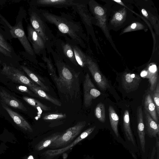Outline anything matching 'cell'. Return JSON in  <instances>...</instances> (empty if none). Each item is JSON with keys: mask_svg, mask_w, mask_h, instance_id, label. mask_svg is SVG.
Returning a JSON list of instances; mask_svg holds the SVG:
<instances>
[{"mask_svg": "<svg viewBox=\"0 0 159 159\" xmlns=\"http://www.w3.org/2000/svg\"><path fill=\"white\" fill-rule=\"evenodd\" d=\"M58 73L52 77L58 91L68 101H73L80 95L79 73L66 64L55 52L52 51Z\"/></svg>", "mask_w": 159, "mask_h": 159, "instance_id": "obj_1", "label": "cell"}, {"mask_svg": "<svg viewBox=\"0 0 159 159\" xmlns=\"http://www.w3.org/2000/svg\"><path fill=\"white\" fill-rule=\"evenodd\" d=\"M39 11L45 21L55 25L60 32L68 35L77 45L84 47L82 28L78 23L63 15L58 16L43 10Z\"/></svg>", "mask_w": 159, "mask_h": 159, "instance_id": "obj_2", "label": "cell"}, {"mask_svg": "<svg viewBox=\"0 0 159 159\" xmlns=\"http://www.w3.org/2000/svg\"><path fill=\"white\" fill-rule=\"evenodd\" d=\"M86 124L85 121L78 122L61 134L58 138L49 145V147L52 148H61L70 144L80 133Z\"/></svg>", "mask_w": 159, "mask_h": 159, "instance_id": "obj_3", "label": "cell"}, {"mask_svg": "<svg viewBox=\"0 0 159 159\" xmlns=\"http://www.w3.org/2000/svg\"><path fill=\"white\" fill-rule=\"evenodd\" d=\"M30 19L32 27L46 43L51 40V32L39 10L31 11L30 13Z\"/></svg>", "mask_w": 159, "mask_h": 159, "instance_id": "obj_4", "label": "cell"}, {"mask_svg": "<svg viewBox=\"0 0 159 159\" xmlns=\"http://www.w3.org/2000/svg\"><path fill=\"white\" fill-rule=\"evenodd\" d=\"M2 73L16 83L31 87L35 84L26 77L20 70L11 66L3 64Z\"/></svg>", "mask_w": 159, "mask_h": 159, "instance_id": "obj_5", "label": "cell"}, {"mask_svg": "<svg viewBox=\"0 0 159 159\" xmlns=\"http://www.w3.org/2000/svg\"><path fill=\"white\" fill-rule=\"evenodd\" d=\"M27 29V37L29 42L31 44L34 53L38 55L43 54V56L47 48V43L31 25L28 24Z\"/></svg>", "mask_w": 159, "mask_h": 159, "instance_id": "obj_6", "label": "cell"}, {"mask_svg": "<svg viewBox=\"0 0 159 159\" xmlns=\"http://www.w3.org/2000/svg\"><path fill=\"white\" fill-rule=\"evenodd\" d=\"M84 91V103L86 107L90 106L93 99L96 98L101 94L92 81L89 75L87 73L83 83Z\"/></svg>", "mask_w": 159, "mask_h": 159, "instance_id": "obj_7", "label": "cell"}, {"mask_svg": "<svg viewBox=\"0 0 159 159\" xmlns=\"http://www.w3.org/2000/svg\"><path fill=\"white\" fill-rule=\"evenodd\" d=\"M8 26L12 37L18 39L26 52L31 56H34L35 53L26 36L22 22L20 21L13 26Z\"/></svg>", "mask_w": 159, "mask_h": 159, "instance_id": "obj_8", "label": "cell"}, {"mask_svg": "<svg viewBox=\"0 0 159 159\" xmlns=\"http://www.w3.org/2000/svg\"><path fill=\"white\" fill-rule=\"evenodd\" d=\"M95 127V126H93L87 129L80 134L70 144L66 146L58 149L47 150L45 151L43 154L48 159L53 158L61 155L69 150L77 144V143L87 137L93 131Z\"/></svg>", "mask_w": 159, "mask_h": 159, "instance_id": "obj_9", "label": "cell"}, {"mask_svg": "<svg viewBox=\"0 0 159 159\" xmlns=\"http://www.w3.org/2000/svg\"><path fill=\"white\" fill-rule=\"evenodd\" d=\"M86 66L91 72L93 78L98 87L101 90H106L109 87L106 78L98 70L95 64L87 58Z\"/></svg>", "mask_w": 159, "mask_h": 159, "instance_id": "obj_10", "label": "cell"}, {"mask_svg": "<svg viewBox=\"0 0 159 159\" xmlns=\"http://www.w3.org/2000/svg\"><path fill=\"white\" fill-rule=\"evenodd\" d=\"M141 80V77L137 75L130 73L125 74L122 77V87L127 93L135 91L138 88Z\"/></svg>", "mask_w": 159, "mask_h": 159, "instance_id": "obj_11", "label": "cell"}, {"mask_svg": "<svg viewBox=\"0 0 159 159\" xmlns=\"http://www.w3.org/2000/svg\"><path fill=\"white\" fill-rule=\"evenodd\" d=\"M75 2V0H37L33 1L32 3L36 6L62 8L72 7Z\"/></svg>", "mask_w": 159, "mask_h": 159, "instance_id": "obj_12", "label": "cell"}, {"mask_svg": "<svg viewBox=\"0 0 159 159\" xmlns=\"http://www.w3.org/2000/svg\"><path fill=\"white\" fill-rule=\"evenodd\" d=\"M142 107H138L137 110V131L142 151L145 152V139L144 125V124Z\"/></svg>", "mask_w": 159, "mask_h": 159, "instance_id": "obj_13", "label": "cell"}, {"mask_svg": "<svg viewBox=\"0 0 159 159\" xmlns=\"http://www.w3.org/2000/svg\"><path fill=\"white\" fill-rule=\"evenodd\" d=\"M0 97L1 101L4 104L24 111H27L21 102L4 90L2 89L0 91Z\"/></svg>", "mask_w": 159, "mask_h": 159, "instance_id": "obj_14", "label": "cell"}, {"mask_svg": "<svg viewBox=\"0 0 159 159\" xmlns=\"http://www.w3.org/2000/svg\"><path fill=\"white\" fill-rule=\"evenodd\" d=\"M3 108L7 111L17 126L26 131L32 132L33 129L28 122L21 116L2 104Z\"/></svg>", "mask_w": 159, "mask_h": 159, "instance_id": "obj_15", "label": "cell"}, {"mask_svg": "<svg viewBox=\"0 0 159 159\" xmlns=\"http://www.w3.org/2000/svg\"><path fill=\"white\" fill-rule=\"evenodd\" d=\"M140 75L142 78L148 79L150 85V89L151 91H153L159 81L156 66L154 65L150 66L148 71H143L141 73Z\"/></svg>", "mask_w": 159, "mask_h": 159, "instance_id": "obj_16", "label": "cell"}, {"mask_svg": "<svg viewBox=\"0 0 159 159\" xmlns=\"http://www.w3.org/2000/svg\"><path fill=\"white\" fill-rule=\"evenodd\" d=\"M145 122L148 135L150 137L156 138L159 134V125L155 121L144 109Z\"/></svg>", "mask_w": 159, "mask_h": 159, "instance_id": "obj_17", "label": "cell"}, {"mask_svg": "<svg viewBox=\"0 0 159 159\" xmlns=\"http://www.w3.org/2000/svg\"><path fill=\"white\" fill-rule=\"evenodd\" d=\"M28 88L38 96L47 100L57 106H61V103L58 100L47 93L37 85L34 84Z\"/></svg>", "mask_w": 159, "mask_h": 159, "instance_id": "obj_18", "label": "cell"}, {"mask_svg": "<svg viewBox=\"0 0 159 159\" xmlns=\"http://www.w3.org/2000/svg\"><path fill=\"white\" fill-rule=\"evenodd\" d=\"M144 109L148 113L153 119L159 124L158 117L157 116L155 105L152 98L149 94L145 97L144 102Z\"/></svg>", "mask_w": 159, "mask_h": 159, "instance_id": "obj_19", "label": "cell"}, {"mask_svg": "<svg viewBox=\"0 0 159 159\" xmlns=\"http://www.w3.org/2000/svg\"><path fill=\"white\" fill-rule=\"evenodd\" d=\"M123 126L125 135L128 140L135 146L134 139L130 126L129 115L128 110H125L124 113Z\"/></svg>", "mask_w": 159, "mask_h": 159, "instance_id": "obj_20", "label": "cell"}, {"mask_svg": "<svg viewBox=\"0 0 159 159\" xmlns=\"http://www.w3.org/2000/svg\"><path fill=\"white\" fill-rule=\"evenodd\" d=\"M72 42L70 44L73 50L76 61L78 65L82 67H84L86 66L87 57L77 45Z\"/></svg>", "mask_w": 159, "mask_h": 159, "instance_id": "obj_21", "label": "cell"}, {"mask_svg": "<svg viewBox=\"0 0 159 159\" xmlns=\"http://www.w3.org/2000/svg\"><path fill=\"white\" fill-rule=\"evenodd\" d=\"M109 116L111 128L117 137L119 136L118 125L119 117L113 107L110 106L108 108Z\"/></svg>", "mask_w": 159, "mask_h": 159, "instance_id": "obj_22", "label": "cell"}, {"mask_svg": "<svg viewBox=\"0 0 159 159\" xmlns=\"http://www.w3.org/2000/svg\"><path fill=\"white\" fill-rule=\"evenodd\" d=\"M61 49L64 55L75 65H78L75 58L73 50L69 43L62 42L61 43Z\"/></svg>", "mask_w": 159, "mask_h": 159, "instance_id": "obj_23", "label": "cell"}, {"mask_svg": "<svg viewBox=\"0 0 159 159\" xmlns=\"http://www.w3.org/2000/svg\"><path fill=\"white\" fill-rule=\"evenodd\" d=\"M21 68L30 78L45 91H49V88L40 80L38 77L26 67L21 66Z\"/></svg>", "mask_w": 159, "mask_h": 159, "instance_id": "obj_24", "label": "cell"}, {"mask_svg": "<svg viewBox=\"0 0 159 159\" xmlns=\"http://www.w3.org/2000/svg\"><path fill=\"white\" fill-rule=\"evenodd\" d=\"M60 134L59 133H56L44 139L36 146V149L40 151L48 147L58 138Z\"/></svg>", "mask_w": 159, "mask_h": 159, "instance_id": "obj_25", "label": "cell"}, {"mask_svg": "<svg viewBox=\"0 0 159 159\" xmlns=\"http://www.w3.org/2000/svg\"><path fill=\"white\" fill-rule=\"evenodd\" d=\"M23 98L28 104L36 108H39L44 111H48L51 109L50 107H48L35 99L26 96H24Z\"/></svg>", "mask_w": 159, "mask_h": 159, "instance_id": "obj_26", "label": "cell"}, {"mask_svg": "<svg viewBox=\"0 0 159 159\" xmlns=\"http://www.w3.org/2000/svg\"><path fill=\"white\" fill-rule=\"evenodd\" d=\"M96 118L100 122H104L106 120L105 109L104 105L102 102L98 103L94 111Z\"/></svg>", "mask_w": 159, "mask_h": 159, "instance_id": "obj_27", "label": "cell"}, {"mask_svg": "<svg viewBox=\"0 0 159 159\" xmlns=\"http://www.w3.org/2000/svg\"><path fill=\"white\" fill-rule=\"evenodd\" d=\"M152 98L155 105L157 116H159V82L158 81L156 87L153 91Z\"/></svg>", "mask_w": 159, "mask_h": 159, "instance_id": "obj_28", "label": "cell"}, {"mask_svg": "<svg viewBox=\"0 0 159 159\" xmlns=\"http://www.w3.org/2000/svg\"><path fill=\"white\" fill-rule=\"evenodd\" d=\"M42 59L46 63L48 71L51 77H52L57 75L56 74L55 69L50 57L48 58L45 56H43Z\"/></svg>", "mask_w": 159, "mask_h": 159, "instance_id": "obj_29", "label": "cell"}, {"mask_svg": "<svg viewBox=\"0 0 159 159\" xmlns=\"http://www.w3.org/2000/svg\"><path fill=\"white\" fill-rule=\"evenodd\" d=\"M66 116L65 114H52L45 115L43 117V119L44 120H51L65 118Z\"/></svg>", "mask_w": 159, "mask_h": 159, "instance_id": "obj_30", "label": "cell"}, {"mask_svg": "<svg viewBox=\"0 0 159 159\" xmlns=\"http://www.w3.org/2000/svg\"><path fill=\"white\" fill-rule=\"evenodd\" d=\"M0 46L6 50L11 52H12V48L11 46L6 40L4 37L0 33Z\"/></svg>", "mask_w": 159, "mask_h": 159, "instance_id": "obj_31", "label": "cell"}, {"mask_svg": "<svg viewBox=\"0 0 159 159\" xmlns=\"http://www.w3.org/2000/svg\"><path fill=\"white\" fill-rule=\"evenodd\" d=\"M16 89L19 91L22 92L28 93L30 96L35 97H38L35 93H34L25 86L22 85L18 86H16Z\"/></svg>", "mask_w": 159, "mask_h": 159, "instance_id": "obj_32", "label": "cell"}, {"mask_svg": "<svg viewBox=\"0 0 159 159\" xmlns=\"http://www.w3.org/2000/svg\"><path fill=\"white\" fill-rule=\"evenodd\" d=\"M156 141L155 146L153 147L151 156V159H153L155 152L157 151H159V138H156Z\"/></svg>", "mask_w": 159, "mask_h": 159, "instance_id": "obj_33", "label": "cell"}, {"mask_svg": "<svg viewBox=\"0 0 159 159\" xmlns=\"http://www.w3.org/2000/svg\"><path fill=\"white\" fill-rule=\"evenodd\" d=\"M94 13L98 16H102L104 13V11L102 8L99 6H96L94 8Z\"/></svg>", "mask_w": 159, "mask_h": 159, "instance_id": "obj_34", "label": "cell"}, {"mask_svg": "<svg viewBox=\"0 0 159 159\" xmlns=\"http://www.w3.org/2000/svg\"><path fill=\"white\" fill-rule=\"evenodd\" d=\"M0 52L2 54L4 55L11 57V53L8 51L6 50L5 49L0 46Z\"/></svg>", "mask_w": 159, "mask_h": 159, "instance_id": "obj_35", "label": "cell"}, {"mask_svg": "<svg viewBox=\"0 0 159 159\" xmlns=\"http://www.w3.org/2000/svg\"><path fill=\"white\" fill-rule=\"evenodd\" d=\"M115 18L118 21H120L123 19V16L120 13L117 12L115 14Z\"/></svg>", "mask_w": 159, "mask_h": 159, "instance_id": "obj_36", "label": "cell"}, {"mask_svg": "<svg viewBox=\"0 0 159 159\" xmlns=\"http://www.w3.org/2000/svg\"><path fill=\"white\" fill-rule=\"evenodd\" d=\"M141 11L143 15L147 17L148 16L147 12L144 9H142Z\"/></svg>", "mask_w": 159, "mask_h": 159, "instance_id": "obj_37", "label": "cell"}, {"mask_svg": "<svg viewBox=\"0 0 159 159\" xmlns=\"http://www.w3.org/2000/svg\"><path fill=\"white\" fill-rule=\"evenodd\" d=\"M136 26V24L135 23H133L131 25V28L132 29H134L135 28Z\"/></svg>", "mask_w": 159, "mask_h": 159, "instance_id": "obj_38", "label": "cell"}, {"mask_svg": "<svg viewBox=\"0 0 159 159\" xmlns=\"http://www.w3.org/2000/svg\"><path fill=\"white\" fill-rule=\"evenodd\" d=\"M68 155L67 153H63L62 157L63 159H66Z\"/></svg>", "mask_w": 159, "mask_h": 159, "instance_id": "obj_39", "label": "cell"}, {"mask_svg": "<svg viewBox=\"0 0 159 159\" xmlns=\"http://www.w3.org/2000/svg\"><path fill=\"white\" fill-rule=\"evenodd\" d=\"M130 152L134 159H137L136 156L134 154L131 152Z\"/></svg>", "mask_w": 159, "mask_h": 159, "instance_id": "obj_40", "label": "cell"}, {"mask_svg": "<svg viewBox=\"0 0 159 159\" xmlns=\"http://www.w3.org/2000/svg\"><path fill=\"white\" fill-rule=\"evenodd\" d=\"M27 159H34L33 156L32 155H30L28 157Z\"/></svg>", "mask_w": 159, "mask_h": 159, "instance_id": "obj_41", "label": "cell"}, {"mask_svg": "<svg viewBox=\"0 0 159 159\" xmlns=\"http://www.w3.org/2000/svg\"><path fill=\"white\" fill-rule=\"evenodd\" d=\"M157 159H159V151L157 152Z\"/></svg>", "mask_w": 159, "mask_h": 159, "instance_id": "obj_42", "label": "cell"}, {"mask_svg": "<svg viewBox=\"0 0 159 159\" xmlns=\"http://www.w3.org/2000/svg\"><path fill=\"white\" fill-rule=\"evenodd\" d=\"M114 1H115L116 2L118 3H119H119H120V2H121V1H120V0H113Z\"/></svg>", "mask_w": 159, "mask_h": 159, "instance_id": "obj_43", "label": "cell"}, {"mask_svg": "<svg viewBox=\"0 0 159 159\" xmlns=\"http://www.w3.org/2000/svg\"><path fill=\"white\" fill-rule=\"evenodd\" d=\"M1 60L0 59V65L1 64Z\"/></svg>", "mask_w": 159, "mask_h": 159, "instance_id": "obj_44", "label": "cell"}]
</instances>
